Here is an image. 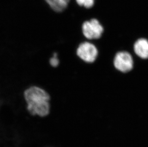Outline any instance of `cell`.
Listing matches in <instances>:
<instances>
[{
	"instance_id": "7",
	"label": "cell",
	"mask_w": 148,
	"mask_h": 147,
	"mask_svg": "<svg viewBox=\"0 0 148 147\" xmlns=\"http://www.w3.org/2000/svg\"><path fill=\"white\" fill-rule=\"evenodd\" d=\"M80 6H84L87 8L92 7L94 4V0H76Z\"/></svg>"
},
{
	"instance_id": "6",
	"label": "cell",
	"mask_w": 148,
	"mask_h": 147,
	"mask_svg": "<svg viewBox=\"0 0 148 147\" xmlns=\"http://www.w3.org/2000/svg\"><path fill=\"white\" fill-rule=\"evenodd\" d=\"M50 7L57 12L63 11L67 7L70 0H45Z\"/></svg>"
},
{
	"instance_id": "1",
	"label": "cell",
	"mask_w": 148,
	"mask_h": 147,
	"mask_svg": "<svg viewBox=\"0 0 148 147\" xmlns=\"http://www.w3.org/2000/svg\"><path fill=\"white\" fill-rule=\"evenodd\" d=\"M23 97L27 111L31 116L44 118L49 115L51 97L45 89L33 85L24 90Z\"/></svg>"
},
{
	"instance_id": "4",
	"label": "cell",
	"mask_w": 148,
	"mask_h": 147,
	"mask_svg": "<svg viewBox=\"0 0 148 147\" xmlns=\"http://www.w3.org/2000/svg\"><path fill=\"white\" fill-rule=\"evenodd\" d=\"M115 68L120 72H130L133 67V60L131 54L127 52H119L115 56L114 60Z\"/></svg>"
},
{
	"instance_id": "3",
	"label": "cell",
	"mask_w": 148,
	"mask_h": 147,
	"mask_svg": "<svg viewBox=\"0 0 148 147\" xmlns=\"http://www.w3.org/2000/svg\"><path fill=\"white\" fill-rule=\"evenodd\" d=\"M82 29L84 36L88 40L99 39L103 31V27L95 19L85 21L82 24Z\"/></svg>"
},
{
	"instance_id": "5",
	"label": "cell",
	"mask_w": 148,
	"mask_h": 147,
	"mask_svg": "<svg viewBox=\"0 0 148 147\" xmlns=\"http://www.w3.org/2000/svg\"><path fill=\"white\" fill-rule=\"evenodd\" d=\"M134 50L136 54L143 59H148V41L140 38L135 43Z\"/></svg>"
},
{
	"instance_id": "2",
	"label": "cell",
	"mask_w": 148,
	"mask_h": 147,
	"mask_svg": "<svg viewBox=\"0 0 148 147\" xmlns=\"http://www.w3.org/2000/svg\"><path fill=\"white\" fill-rule=\"evenodd\" d=\"M76 54L82 62L92 63L98 56V50L93 44L85 41L79 44L76 50Z\"/></svg>"
}]
</instances>
